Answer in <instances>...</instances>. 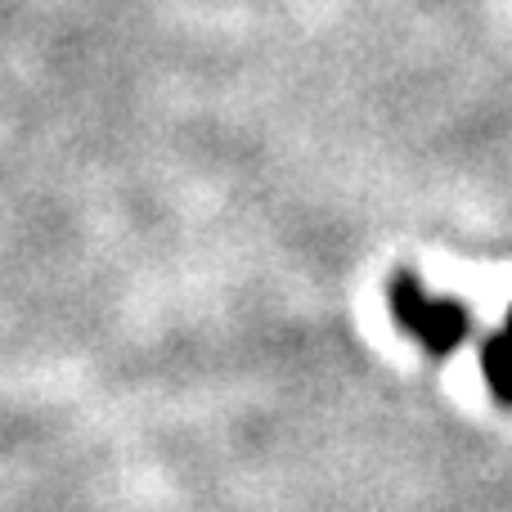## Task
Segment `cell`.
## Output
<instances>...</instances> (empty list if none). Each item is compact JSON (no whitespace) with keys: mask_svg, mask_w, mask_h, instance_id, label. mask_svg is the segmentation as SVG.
Returning a JSON list of instances; mask_svg holds the SVG:
<instances>
[{"mask_svg":"<svg viewBox=\"0 0 512 512\" xmlns=\"http://www.w3.org/2000/svg\"><path fill=\"white\" fill-rule=\"evenodd\" d=\"M504 328H512V310H508V324H504Z\"/></svg>","mask_w":512,"mask_h":512,"instance_id":"cell-3","label":"cell"},{"mask_svg":"<svg viewBox=\"0 0 512 512\" xmlns=\"http://www.w3.org/2000/svg\"><path fill=\"white\" fill-rule=\"evenodd\" d=\"M481 369H486V382L504 405H512V328L495 333L481 351Z\"/></svg>","mask_w":512,"mask_h":512,"instance_id":"cell-2","label":"cell"},{"mask_svg":"<svg viewBox=\"0 0 512 512\" xmlns=\"http://www.w3.org/2000/svg\"><path fill=\"white\" fill-rule=\"evenodd\" d=\"M391 315L432 355L459 351L472 333L468 306H463L459 297H432V292L418 283V274H396V279H391Z\"/></svg>","mask_w":512,"mask_h":512,"instance_id":"cell-1","label":"cell"}]
</instances>
